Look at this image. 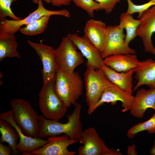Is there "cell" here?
<instances>
[{
	"label": "cell",
	"mask_w": 155,
	"mask_h": 155,
	"mask_svg": "<svg viewBox=\"0 0 155 155\" xmlns=\"http://www.w3.org/2000/svg\"><path fill=\"white\" fill-rule=\"evenodd\" d=\"M42 1H39L37 9L23 19L15 20H8L6 18L0 19V36L14 35L20 30L22 26L28 24L44 15H57L68 18L70 17V13L67 10L53 11L47 9L44 7Z\"/></svg>",
	"instance_id": "cell-7"
},
{
	"label": "cell",
	"mask_w": 155,
	"mask_h": 155,
	"mask_svg": "<svg viewBox=\"0 0 155 155\" xmlns=\"http://www.w3.org/2000/svg\"><path fill=\"white\" fill-rule=\"evenodd\" d=\"M107 35L105 43L102 51L100 52L103 59L108 56L119 54H135L136 52L130 48L125 41L126 35L123 29L119 26H107Z\"/></svg>",
	"instance_id": "cell-8"
},
{
	"label": "cell",
	"mask_w": 155,
	"mask_h": 155,
	"mask_svg": "<svg viewBox=\"0 0 155 155\" xmlns=\"http://www.w3.org/2000/svg\"><path fill=\"white\" fill-rule=\"evenodd\" d=\"M87 67L84 77L88 113L99 99L105 89L113 83L108 79L100 68L95 69L90 66Z\"/></svg>",
	"instance_id": "cell-5"
},
{
	"label": "cell",
	"mask_w": 155,
	"mask_h": 155,
	"mask_svg": "<svg viewBox=\"0 0 155 155\" xmlns=\"http://www.w3.org/2000/svg\"><path fill=\"white\" fill-rule=\"evenodd\" d=\"M55 80L44 84L39 94V106L46 119L59 120L66 114L67 107L60 99L54 89Z\"/></svg>",
	"instance_id": "cell-4"
},
{
	"label": "cell",
	"mask_w": 155,
	"mask_h": 155,
	"mask_svg": "<svg viewBox=\"0 0 155 155\" xmlns=\"http://www.w3.org/2000/svg\"><path fill=\"white\" fill-rule=\"evenodd\" d=\"M75 5L85 11L89 16L94 17V11L101 10L100 5L94 0H72Z\"/></svg>",
	"instance_id": "cell-26"
},
{
	"label": "cell",
	"mask_w": 155,
	"mask_h": 155,
	"mask_svg": "<svg viewBox=\"0 0 155 155\" xmlns=\"http://www.w3.org/2000/svg\"><path fill=\"white\" fill-rule=\"evenodd\" d=\"M67 36L73 42L83 57L87 59V66L96 69L100 68L103 63L100 52L84 35L80 36L77 34H68Z\"/></svg>",
	"instance_id": "cell-14"
},
{
	"label": "cell",
	"mask_w": 155,
	"mask_h": 155,
	"mask_svg": "<svg viewBox=\"0 0 155 155\" xmlns=\"http://www.w3.org/2000/svg\"><path fill=\"white\" fill-rule=\"evenodd\" d=\"M0 142H6L11 148L14 155L20 154L21 152L17 148L19 135L15 129L10 123L4 120H0Z\"/></svg>",
	"instance_id": "cell-21"
},
{
	"label": "cell",
	"mask_w": 155,
	"mask_h": 155,
	"mask_svg": "<svg viewBox=\"0 0 155 155\" xmlns=\"http://www.w3.org/2000/svg\"><path fill=\"white\" fill-rule=\"evenodd\" d=\"M83 81L78 72L68 74L58 70L55 79V91L67 108L77 102L83 93Z\"/></svg>",
	"instance_id": "cell-2"
},
{
	"label": "cell",
	"mask_w": 155,
	"mask_h": 155,
	"mask_svg": "<svg viewBox=\"0 0 155 155\" xmlns=\"http://www.w3.org/2000/svg\"><path fill=\"white\" fill-rule=\"evenodd\" d=\"M71 114L67 115V123H62L58 120L49 119L43 115L39 116L38 137L41 138L65 134L72 140L80 139L83 131L82 124L80 120L82 108L81 104L77 102Z\"/></svg>",
	"instance_id": "cell-1"
},
{
	"label": "cell",
	"mask_w": 155,
	"mask_h": 155,
	"mask_svg": "<svg viewBox=\"0 0 155 155\" xmlns=\"http://www.w3.org/2000/svg\"><path fill=\"white\" fill-rule=\"evenodd\" d=\"M149 153L151 155H155V140L154 141L153 146L149 151Z\"/></svg>",
	"instance_id": "cell-34"
},
{
	"label": "cell",
	"mask_w": 155,
	"mask_h": 155,
	"mask_svg": "<svg viewBox=\"0 0 155 155\" xmlns=\"http://www.w3.org/2000/svg\"><path fill=\"white\" fill-rule=\"evenodd\" d=\"M136 146L133 143L131 145H128L127 154V155H137L138 153L136 150Z\"/></svg>",
	"instance_id": "cell-32"
},
{
	"label": "cell",
	"mask_w": 155,
	"mask_h": 155,
	"mask_svg": "<svg viewBox=\"0 0 155 155\" xmlns=\"http://www.w3.org/2000/svg\"><path fill=\"white\" fill-rule=\"evenodd\" d=\"M120 19L119 26L123 29L126 30V34L124 40L125 42L129 44L130 42L137 36V30L141 23V20L140 19H135L132 15L126 12L121 13Z\"/></svg>",
	"instance_id": "cell-22"
},
{
	"label": "cell",
	"mask_w": 155,
	"mask_h": 155,
	"mask_svg": "<svg viewBox=\"0 0 155 155\" xmlns=\"http://www.w3.org/2000/svg\"><path fill=\"white\" fill-rule=\"evenodd\" d=\"M100 68L109 81L128 94L132 95L133 69L119 73L103 63Z\"/></svg>",
	"instance_id": "cell-20"
},
{
	"label": "cell",
	"mask_w": 155,
	"mask_h": 155,
	"mask_svg": "<svg viewBox=\"0 0 155 155\" xmlns=\"http://www.w3.org/2000/svg\"><path fill=\"white\" fill-rule=\"evenodd\" d=\"M128 3V8L126 12L131 15L137 13V17L140 19L143 12L152 7L155 5V0H150L147 3L142 5H137L134 4L131 0H127Z\"/></svg>",
	"instance_id": "cell-27"
},
{
	"label": "cell",
	"mask_w": 155,
	"mask_h": 155,
	"mask_svg": "<svg viewBox=\"0 0 155 155\" xmlns=\"http://www.w3.org/2000/svg\"><path fill=\"white\" fill-rule=\"evenodd\" d=\"M140 19L141 23L137 29V36L141 38L145 52L155 56V48L151 39L155 32V5L144 11Z\"/></svg>",
	"instance_id": "cell-13"
},
{
	"label": "cell",
	"mask_w": 155,
	"mask_h": 155,
	"mask_svg": "<svg viewBox=\"0 0 155 155\" xmlns=\"http://www.w3.org/2000/svg\"><path fill=\"white\" fill-rule=\"evenodd\" d=\"M47 143L43 147L30 153L37 155H74L76 152L69 151V146L78 142L72 140L67 135H53L48 137Z\"/></svg>",
	"instance_id": "cell-11"
},
{
	"label": "cell",
	"mask_w": 155,
	"mask_h": 155,
	"mask_svg": "<svg viewBox=\"0 0 155 155\" xmlns=\"http://www.w3.org/2000/svg\"><path fill=\"white\" fill-rule=\"evenodd\" d=\"M13 114V111L12 109L2 112L0 114V119L5 120L9 122L18 133L20 141L17 144V148L21 152L31 153L43 147L47 143V140L25 135L20 128L14 121Z\"/></svg>",
	"instance_id": "cell-15"
},
{
	"label": "cell",
	"mask_w": 155,
	"mask_h": 155,
	"mask_svg": "<svg viewBox=\"0 0 155 155\" xmlns=\"http://www.w3.org/2000/svg\"><path fill=\"white\" fill-rule=\"evenodd\" d=\"M140 62L135 54H119L105 57L103 63L116 71L125 72L135 68Z\"/></svg>",
	"instance_id": "cell-19"
},
{
	"label": "cell",
	"mask_w": 155,
	"mask_h": 155,
	"mask_svg": "<svg viewBox=\"0 0 155 155\" xmlns=\"http://www.w3.org/2000/svg\"><path fill=\"white\" fill-rule=\"evenodd\" d=\"M78 142L83 145L79 148L78 155H105L109 149L94 127L83 131Z\"/></svg>",
	"instance_id": "cell-10"
},
{
	"label": "cell",
	"mask_w": 155,
	"mask_h": 155,
	"mask_svg": "<svg viewBox=\"0 0 155 155\" xmlns=\"http://www.w3.org/2000/svg\"><path fill=\"white\" fill-rule=\"evenodd\" d=\"M84 32L86 38L101 52L104 46L107 35L106 24L101 20L90 19L87 22Z\"/></svg>",
	"instance_id": "cell-16"
},
{
	"label": "cell",
	"mask_w": 155,
	"mask_h": 155,
	"mask_svg": "<svg viewBox=\"0 0 155 155\" xmlns=\"http://www.w3.org/2000/svg\"><path fill=\"white\" fill-rule=\"evenodd\" d=\"M122 153L119 151L115 149L111 148L109 149L108 151L106 152L105 155H122Z\"/></svg>",
	"instance_id": "cell-33"
},
{
	"label": "cell",
	"mask_w": 155,
	"mask_h": 155,
	"mask_svg": "<svg viewBox=\"0 0 155 155\" xmlns=\"http://www.w3.org/2000/svg\"><path fill=\"white\" fill-rule=\"evenodd\" d=\"M135 75L134 78L138 81L133 92L139 87L145 85L150 88H155V61L150 59L140 61L133 69Z\"/></svg>",
	"instance_id": "cell-18"
},
{
	"label": "cell",
	"mask_w": 155,
	"mask_h": 155,
	"mask_svg": "<svg viewBox=\"0 0 155 155\" xmlns=\"http://www.w3.org/2000/svg\"><path fill=\"white\" fill-rule=\"evenodd\" d=\"M52 5L55 6H61L69 4L72 0H50Z\"/></svg>",
	"instance_id": "cell-31"
},
{
	"label": "cell",
	"mask_w": 155,
	"mask_h": 155,
	"mask_svg": "<svg viewBox=\"0 0 155 155\" xmlns=\"http://www.w3.org/2000/svg\"><path fill=\"white\" fill-rule=\"evenodd\" d=\"M12 154L11 148L9 145V146H7L6 145L3 144L1 142H0V155H10Z\"/></svg>",
	"instance_id": "cell-30"
},
{
	"label": "cell",
	"mask_w": 155,
	"mask_h": 155,
	"mask_svg": "<svg viewBox=\"0 0 155 155\" xmlns=\"http://www.w3.org/2000/svg\"><path fill=\"white\" fill-rule=\"evenodd\" d=\"M147 131L149 134H155V110L153 116L144 122H140L131 127L128 131L127 135L129 139H133L139 133Z\"/></svg>",
	"instance_id": "cell-25"
},
{
	"label": "cell",
	"mask_w": 155,
	"mask_h": 155,
	"mask_svg": "<svg viewBox=\"0 0 155 155\" xmlns=\"http://www.w3.org/2000/svg\"><path fill=\"white\" fill-rule=\"evenodd\" d=\"M149 108L155 110V88L148 90L141 88L138 90L134 96L130 113L134 117L142 118Z\"/></svg>",
	"instance_id": "cell-17"
},
{
	"label": "cell",
	"mask_w": 155,
	"mask_h": 155,
	"mask_svg": "<svg viewBox=\"0 0 155 155\" xmlns=\"http://www.w3.org/2000/svg\"><path fill=\"white\" fill-rule=\"evenodd\" d=\"M51 16L46 15L38 20L25 25L20 30L22 34L28 36H34L43 32L45 30Z\"/></svg>",
	"instance_id": "cell-24"
},
{
	"label": "cell",
	"mask_w": 155,
	"mask_h": 155,
	"mask_svg": "<svg viewBox=\"0 0 155 155\" xmlns=\"http://www.w3.org/2000/svg\"><path fill=\"white\" fill-rule=\"evenodd\" d=\"M76 46L67 36L63 37L59 46L55 50V55L58 69L71 74L75 68L84 62L83 56L77 51Z\"/></svg>",
	"instance_id": "cell-6"
},
{
	"label": "cell",
	"mask_w": 155,
	"mask_h": 155,
	"mask_svg": "<svg viewBox=\"0 0 155 155\" xmlns=\"http://www.w3.org/2000/svg\"><path fill=\"white\" fill-rule=\"evenodd\" d=\"M134 100V96L130 95L114 84L106 88L103 92L101 95L96 103L88 113L90 115L99 106L105 103L110 102L112 105H115L118 101L122 102L123 108L122 112L129 111Z\"/></svg>",
	"instance_id": "cell-12"
},
{
	"label": "cell",
	"mask_w": 155,
	"mask_h": 155,
	"mask_svg": "<svg viewBox=\"0 0 155 155\" xmlns=\"http://www.w3.org/2000/svg\"><path fill=\"white\" fill-rule=\"evenodd\" d=\"M17 0H0V19L6 18L7 16L13 20H18L22 18L17 16L13 13L11 8V5L14 1Z\"/></svg>",
	"instance_id": "cell-28"
},
{
	"label": "cell",
	"mask_w": 155,
	"mask_h": 155,
	"mask_svg": "<svg viewBox=\"0 0 155 155\" xmlns=\"http://www.w3.org/2000/svg\"><path fill=\"white\" fill-rule=\"evenodd\" d=\"M121 0H95L100 5L101 10H104L105 13H111L115 7L117 3Z\"/></svg>",
	"instance_id": "cell-29"
},
{
	"label": "cell",
	"mask_w": 155,
	"mask_h": 155,
	"mask_svg": "<svg viewBox=\"0 0 155 155\" xmlns=\"http://www.w3.org/2000/svg\"><path fill=\"white\" fill-rule=\"evenodd\" d=\"M33 3L34 4H37L38 2L40 1H44L47 3H51L50 0H32Z\"/></svg>",
	"instance_id": "cell-35"
},
{
	"label": "cell",
	"mask_w": 155,
	"mask_h": 155,
	"mask_svg": "<svg viewBox=\"0 0 155 155\" xmlns=\"http://www.w3.org/2000/svg\"><path fill=\"white\" fill-rule=\"evenodd\" d=\"M18 46L14 35L0 36V61L7 57L20 58Z\"/></svg>",
	"instance_id": "cell-23"
},
{
	"label": "cell",
	"mask_w": 155,
	"mask_h": 155,
	"mask_svg": "<svg viewBox=\"0 0 155 155\" xmlns=\"http://www.w3.org/2000/svg\"><path fill=\"white\" fill-rule=\"evenodd\" d=\"M14 121L26 135L38 137L39 116L29 102L22 98L13 99L10 102Z\"/></svg>",
	"instance_id": "cell-3"
},
{
	"label": "cell",
	"mask_w": 155,
	"mask_h": 155,
	"mask_svg": "<svg viewBox=\"0 0 155 155\" xmlns=\"http://www.w3.org/2000/svg\"><path fill=\"white\" fill-rule=\"evenodd\" d=\"M28 44L36 51L42 63V78L44 84L55 80L58 69L52 47L28 40Z\"/></svg>",
	"instance_id": "cell-9"
}]
</instances>
